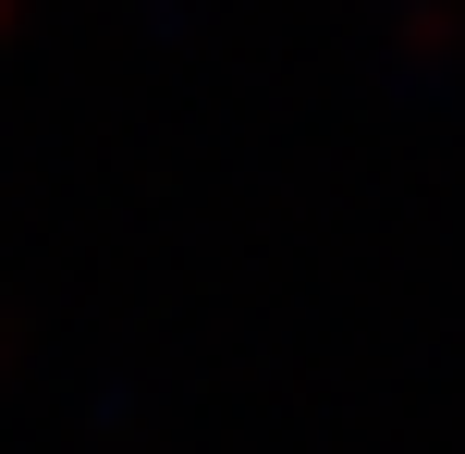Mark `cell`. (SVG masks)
<instances>
[{"label": "cell", "instance_id": "cell-1", "mask_svg": "<svg viewBox=\"0 0 465 454\" xmlns=\"http://www.w3.org/2000/svg\"><path fill=\"white\" fill-rule=\"evenodd\" d=\"M0 37H13V0H0Z\"/></svg>", "mask_w": 465, "mask_h": 454}]
</instances>
